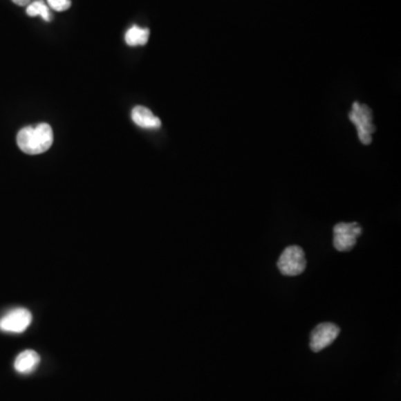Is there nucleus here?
<instances>
[{"instance_id": "1", "label": "nucleus", "mask_w": 401, "mask_h": 401, "mask_svg": "<svg viewBox=\"0 0 401 401\" xmlns=\"http://www.w3.org/2000/svg\"><path fill=\"white\" fill-rule=\"evenodd\" d=\"M54 133L48 124L40 123L36 127L20 129L17 135V145L28 155L43 154L52 147Z\"/></svg>"}, {"instance_id": "2", "label": "nucleus", "mask_w": 401, "mask_h": 401, "mask_svg": "<svg viewBox=\"0 0 401 401\" xmlns=\"http://www.w3.org/2000/svg\"><path fill=\"white\" fill-rule=\"evenodd\" d=\"M349 118L358 131L359 140L364 145L371 143V134L375 132L373 124V113L371 109L364 105L355 102L353 105V111L350 112Z\"/></svg>"}, {"instance_id": "3", "label": "nucleus", "mask_w": 401, "mask_h": 401, "mask_svg": "<svg viewBox=\"0 0 401 401\" xmlns=\"http://www.w3.org/2000/svg\"><path fill=\"white\" fill-rule=\"evenodd\" d=\"M306 267H307L306 254L304 250L298 245L288 247L279 258V271L287 277H295L304 273Z\"/></svg>"}, {"instance_id": "4", "label": "nucleus", "mask_w": 401, "mask_h": 401, "mask_svg": "<svg viewBox=\"0 0 401 401\" xmlns=\"http://www.w3.org/2000/svg\"><path fill=\"white\" fill-rule=\"evenodd\" d=\"M362 233V229L357 222L338 223L333 227V247L339 252L350 251L357 243V239Z\"/></svg>"}, {"instance_id": "5", "label": "nucleus", "mask_w": 401, "mask_h": 401, "mask_svg": "<svg viewBox=\"0 0 401 401\" xmlns=\"http://www.w3.org/2000/svg\"><path fill=\"white\" fill-rule=\"evenodd\" d=\"M32 315L25 308H16L0 319V330L3 333H23L32 324Z\"/></svg>"}, {"instance_id": "6", "label": "nucleus", "mask_w": 401, "mask_h": 401, "mask_svg": "<svg viewBox=\"0 0 401 401\" xmlns=\"http://www.w3.org/2000/svg\"><path fill=\"white\" fill-rule=\"evenodd\" d=\"M340 333V328L331 322H324L313 329L310 338V348L313 353H319L321 350L329 347L335 342Z\"/></svg>"}, {"instance_id": "7", "label": "nucleus", "mask_w": 401, "mask_h": 401, "mask_svg": "<svg viewBox=\"0 0 401 401\" xmlns=\"http://www.w3.org/2000/svg\"><path fill=\"white\" fill-rule=\"evenodd\" d=\"M40 362V357L35 350H25L17 355L14 367L17 373L28 375L36 370Z\"/></svg>"}, {"instance_id": "8", "label": "nucleus", "mask_w": 401, "mask_h": 401, "mask_svg": "<svg viewBox=\"0 0 401 401\" xmlns=\"http://www.w3.org/2000/svg\"><path fill=\"white\" fill-rule=\"evenodd\" d=\"M132 120L138 127L145 129H158L162 125L160 118H156L149 109L144 106L133 109Z\"/></svg>"}, {"instance_id": "9", "label": "nucleus", "mask_w": 401, "mask_h": 401, "mask_svg": "<svg viewBox=\"0 0 401 401\" xmlns=\"http://www.w3.org/2000/svg\"><path fill=\"white\" fill-rule=\"evenodd\" d=\"M149 29L140 28L136 25L131 27L125 34V41L129 46H144L149 41Z\"/></svg>"}, {"instance_id": "10", "label": "nucleus", "mask_w": 401, "mask_h": 401, "mask_svg": "<svg viewBox=\"0 0 401 401\" xmlns=\"http://www.w3.org/2000/svg\"><path fill=\"white\" fill-rule=\"evenodd\" d=\"M26 12L29 17L40 16L47 23L52 21L53 19L49 7L47 6L44 0H35L32 3H29L28 6H27Z\"/></svg>"}, {"instance_id": "11", "label": "nucleus", "mask_w": 401, "mask_h": 401, "mask_svg": "<svg viewBox=\"0 0 401 401\" xmlns=\"http://www.w3.org/2000/svg\"><path fill=\"white\" fill-rule=\"evenodd\" d=\"M49 8L54 9L56 12H65L72 6L71 0H47Z\"/></svg>"}, {"instance_id": "12", "label": "nucleus", "mask_w": 401, "mask_h": 401, "mask_svg": "<svg viewBox=\"0 0 401 401\" xmlns=\"http://www.w3.org/2000/svg\"><path fill=\"white\" fill-rule=\"evenodd\" d=\"M18 6H28L30 3V0H12Z\"/></svg>"}]
</instances>
